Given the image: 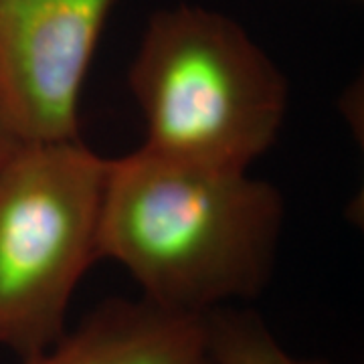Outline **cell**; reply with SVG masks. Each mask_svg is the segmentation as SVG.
Listing matches in <instances>:
<instances>
[{"label": "cell", "mask_w": 364, "mask_h": 364, "mask_svg": "<svg viewBox=\"0 0 364 364\" xmlns=\"http://www.w3.org/2000/svg\"><path fill=\"white\" fill-rule=\"evenodd\" d=\"M282 221L279 191L247 170L140 148L107 160L100 255L130 273L144 299L203 316L265 289Z\"/></svg>", "instance_id": "1"}, {"label": "cell", "mask_w": 364, "mask_h": 364, "mask_svg": "<svg viewBox=\"0 0 364 364\" xmlns=\"http://www.w3.org/2000/svg\"><path fill=\"white\" fill-rule=\"evenodd\" d=\"M128 83L146 126L144 150L227 170H247L272 148L289 95L247 31L198 4L148 18Z\"/></svg>", "instance_id": "2"}, {"label": "cell", "mask_w": 364, "mask_h": 364, "mask_svg": "<svg viewBox=\"0 0 364 364\" xmlns=\"http://www.w3.org/2000/svg\"><path fill=\"white\" fill-rule=\"evenodd\" d=\"M107 160L83 140L25 144L0 166V348L21 364L67 334L100 255Z\"/></svg>", "instance_id": "3"}, {"label": "cell", "mask_w": 364, "mask_h": 364, "mask_svg": "<svg viewBox=\"0 0 364 364\" xmlns=\"http://www.w3.org/2000/svg\"><path fill=\"white\" fill-rule=\"evenodd\" d=\"M117 0H0V107L23 144L79 140V107Z\"/></svg>", "instance_id": "4"}, {"label": "cell", "mask_w": 364, "mask_h": 364, "mask_svg": "<svg viewBox=\"0 0 364 364\" xmlns=\"http://www.w3.org/2000/svg\"><path fill=\"white\" fill-rule=\"evenodd\" d=\"M25 364H215L200 316L112 298Z\"/></svg>", "instance_id": "5"}, {"label": "cell", "mask_w": 364, "mask_h": 364, "mask_svg": "<svg viewBox=\"0 0 364 364\" xmlns=\"http://www.w3.org/2000/svg\"><path fill=\"white\" fill-rule=\"evenodd\" d=\"M200 320L215 364H332L289 354L251 310L227 304L203 314Z\"/></svg>", "instance_id": "6"}, {"label": "cell", "mask_w": 364, "mask_h": 364, "mask_svg": "<svg viewBox=\"0 0 364 364\" xmlns=\"http://www.w3.org/2000/svg\"><path fill=\"white\" fill-rule=\"evenodd\" d=\"M21 146H25V144L18 140V136L14 134L4 112H2V107H0V166L13 156Z\"/></svg>", "instance_id": "7"}]
</instances>
